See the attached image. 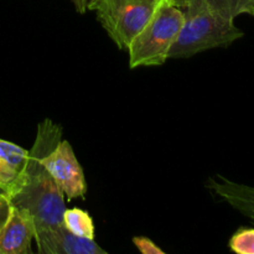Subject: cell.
Wrapping results in <instances>:
<instances>
[{
	"instance_id": "obj_1",
	"label": "cell",
	"mask_w": 254,
	"mask_h": 254,
	"mask_svg": "<svg viewBox=\"0 0 254 254\" xmlns=\"http://www.w3.org/2000/svg\"><path fill=\"white\" fill-rule=\"evenodd\" d=\"M61 135V127L51 119H45L39 124L21 180L16 191L9 196L11 205L24 208L34 217L35 227L62 225L66 210L64 195L41 163L42 156L57 145Z\"/></svg>"
},
{
	"instance_id": "obj_2",
	"label": "cell",
	"mask_w": 254,
	"mask_h": 254,
	"mask_svg": "<svg viewBox=\"0 0 254 254\" xmlns=\"http://www.w3.org/2000/svg\"><path fill=\"white\" fill-rule=\"evenodd\" d=\"M184 7L183 26L169 59H185L211 49L226 47L243 36L235 20L221 16L205 0H185Z\"/></svg>"
},
{
	"instance_id": "obj_3",
	"label": "cell",
	"mask_w": 254,
	"mask_h": 254,
	"mask_svg": "<svg viewBox=\"0 0 254 254\" xmlns=\"http://www.w3.org/2000/svg\"><path fill=\"white\" fill-rule=\"evenodd\" d=\"M183 22L184 11L181 7L174 2H165L127 49L130 68L165 64Z\"/></svg>"
},
{
	"instance_id": "obj_4",
	"label": "cell",
	"mask_w": 254,
	"mask_h": 254,
	"mask_svg": "<svg viewBox=\"0 0 254 254\" xmlns=\"http://www.w3.org/2000/svg\"><path fill=\"white\" fill-rule=\"evenodd\" d=\"M165 2L174 0H88V10L94 11L112 41L127 51L136 34Z\"/></svg>"
},
{
	"instance_id": "obj_5",
	"label": "cell",
	"mask_w": 254,
	"mask_h": 254,
	"mask_svg": "<svg viewBox=\"0 0 254 254\" xmlns=\"http://www.w3.org/2000/svg\"><path fill=\"white\" fill-rule=\"evenodd\" d=\"M41 163L60 186L64 197L68 200L84 198L86 179L69 141L60 140L52 150L42 156Z\"/></svg>"
},
{
	"instance_id": "obj_6",
	"label": "cell",
	"mask_w": 254,
	"mask_h": 254,
	"mask_svg": "<svg viewBox=\"0 0 254 254\" xmlns=\"http://www.w3.org/2000/svg\"><path fill=\"white\" fill-rule=\"evenodd\" d=\"M35 242L40 254H106L94 240L73 235L62 225L35 227Z\"/></svg>"
},
{
	"instance_id": "obj_7",
	"label": "cell",
	"mask_w": 254,
	"mask_h": 254,
	"mask_svg": "<svg viewBox=\"0 0 254 254\" xmlns=\"http://www.w3.org/2000/svg\"><path fill=\"white\" fill-rule=\"evenodd\" d=\"M34 241V217L10 203L6 220L0 227V254H31Z\"/></svg>"
},
{
	"instance_id": "obj_8",
	"label": "cell",
	"mask_w": 254,
	"mask_h": 254,
	"mask_svg": "<svg viewBox=\"0 0 254 254\" xmlns=\"http://www.w3.org/2000/svg\"><path fill=\"white\" fill-rule=\"evenodd\" d=\"M207 188L217 197L235 208L246 217L254 221V188L236 183L225 176L217 175L208 179Z\"/></svg>"
},
{
	"instance_id": "obj_9",
	"label": "cell",
	"mask_w": 254,
	"mask_h": 254,
	"mask_svg": "<svg viewBox=\"0 0 254 254\" xmlns=\"http://www.w3.org/2000/svg\"><path fill=\"white\" fill-rule=\"evenodd\" d=\"M29 150L0 139V190L9 196L16 191L24 173Z\"/></svg>"
},
{
	"instance_id": "obj_10",
	"label": "cell",
	"mask_w": 254,
	"mask_h": 254,
	"mask_svg": "<svg viewBox=\"0 0 254 254\" xmlns=\"http://www.w3.org/2000/svg\"><path fill=\"white\" fill-rule=\"evenodd\" d=\"M62 226L78 237L88 240H94L96 237L93 220L89 213L82 208H66L62 216Z\"/></svg>"
},
{
	"instance_id": "obj_11",
	"label": "cell",
	"mask_w": 254,
	"mask_h": 254,
	"mask_svg": "<svg viewBox=\"0 0 254 254\" xmlns=\"http://www.w3.org/2000/svg\"><path fill=\"white\" fill-rule=\"evenodd\" d=\"M208 6L226 19L235 20L242 14L252 15L254 0H205Z\"/></svg>"
},
{
	"instance_id": "obj_12",
	"label": "cell",
	"mask_w": 254,
	"mask_h": 254,
	"mask_svg": "<svg viewBox=\"0 0 254 254\" xmlns=\"http://www.w3.org/2000/svg\"><path fill=\"white\" fill-rule=\"evenodd\" d=\"M228 247L238 254H254V228H240L231 237Z\"/></svg>"
},
{
	"instance_id": "obj_13",
	"label": "cell",
	"mask_w": 254,
	"mask_h": 254,
	"mask_svg": "<svg viewBox=\"0 0 254 254\" xmlns=\"http://www.w3.org/2000/svg\"><path fill=\"white\" fill-rule=\"evenodd\" d=\"M133 243L136 250L143 254H164L161 248H159L150 238L144 237V236H136L133 238Z\"/></svg>"
},
{
	"instance_id": "obj_14",
	"label": "cell",
	"mask_w": 254,
	"mask_h": 254,
	"mask_svg": "<svg viewBox=\"0 0 254 254\" xmlns=\"http://www.w3.org/2000/svg\"><path fill=\"white\" fill-rule=\"evenodd\" d=\"M10 200L5 192H0V227L6 220L7 212H9Z\"/></svg>"
},
{
	"instance_id": "obj_15",
	"label": "cell",
	"mask_w": 254,
	"mask_h": 254,
	"mask_svg": "<svg viewBox=\"0 0 254 254\" xmlns=\"http://www.w3.org/2000/svg\"><path fill=\"white\" fill-rule=\"evenodd\" d=\"M74 9L79 14H84L88 10V0H71Z\"/></svg>"
},
{
	"instance_id": "obj_16",
	"label": "cell",
	"mask_w": 254,
	"mask_h": 254,
	"mask_svg": "<svg viewBox=\"0 0 254 254\" xmlns=\"http://www.w3.org/2000/svg\"><path fill=\"white\" fill-rule=\"evenodd\" d=\"M174 2H175L179 7H184V5H185V0H174Z\"/></svg>"
},
{
	"instance_id": "obj_17",
	"label": "cell",
	"mask_w": 254,
	"mask_h": 254,
	"mask_svg": "<svg viewBox=\"0 0 254 254\" xmlns=\"http://www.w3.org/2000/svg\"><path fill=\"white\" fill-rule=\"evenodd\" d=\"M252 16H254V10H253V12H252Z\"/></svg>"
},
{
	"instance_id": "obj_18",
	"label": "cell",
	"mask_w": 254,
	"mask_h": 254,
	"mask_svg": "<svg viewBox=\"0 0 254 254\" xmlns=\"http://www.w3.org/2000/svg\"><path fill=\"white\" fill-rule=\"evenodd\" d=\"M0 192H2V191H1V190H0Z\"/></svg>"
}]
</instances>
